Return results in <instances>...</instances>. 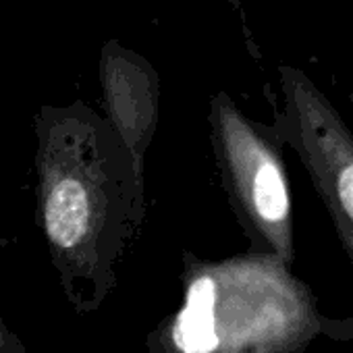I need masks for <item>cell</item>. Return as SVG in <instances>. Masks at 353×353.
Instances as JSON below:
<instances>
[{
	"label": "cell",
	"mask_w": 353,
	"mask_h": 353,
	"mask_svg": "<svg viewBox=\"0 0 353 353\" xmlns=\"http://www.w3.org/2000/svg\"><path fill=\"white\" fill-rule=\"evenodd\" d=\"M100 83L104 119L129 150L135 170L143 176L145 154L158 127V71L119 40H108L100 52Z\"/></svg>",
	"instance_id": "5b68a950"
},
{
	"label": "cell",
	"mask_w": 353,
	"mask_h": 353,
	"mask_svg": "<svg viewBox=\"0 0 353 353\" xmlns=\"http://www.w3.org/2000/svg\"><path fill=\"white\" fill-rule=\"evenodd\" d=\"M208 121L237 216L281 258H291V204L276 148L225 92L212 96Z\"/></svg>",
	"instance_id": "3957f363"
},
{
	"label": "cell",
	"mask_w": 353,
	"mask_h": 353,
	"mask_svg": "<svg viewBox=\"0 0 353 353\" xmlns=\"http://www.w3.org/2000/svg\"><path fill=\"white\" fill-rule=\"evenodd\" d=\"M270 266L183 254V303L150 332V353H274Z\"/></svg>",
	"instance_id": "7a4b0ae2"
},
{
	"label": "cell",
	"mask_w": 353,
	"mask_h": 353,
	"mask_svg": "<svg viewBox=\"0 0 353 353\" xmlns=\"http://www.w3.org/2000/svg\"><path fill=\"white\" fill-rule=\"evenodd\" d=\"M34 127L38 212L50 260L73 310L94 314L139 235L143 176L110 123L79 100L42 106Z\"/></svg>",
	"instance_id": "6da1fadb"
},
{
	"label": "cell",
	"mask_w": 353,
	"mask_h": 353,
	"mask_svg": "<svg viewBox=\"0 0 353 353\" xmlns=\"http://www.w3.org/2000/svg\"><path fill=\"white\" fill-rule=\"evenodd\" d=\"M285 123L301 148L314 181L353 252V137L343 119L299 69L281 65Z\"/></svg>",
	"instance_id": "277c9868"
},
{
	"label": "cell",
	"mask_w": 353,
	"mask_h": 353,
	"mask_svg": "<svg viewBox=\"0 0 353 353\" xmlns=\"http://www.w3.org/2000/svg\"><path fill=\"white\" fill-rule=\"evenodd\" d=\"M0 353H28L19 334L9 328L3 310H0Z\"/></svg>",
	"instance_id": "8992f818"
}]
</instances>
